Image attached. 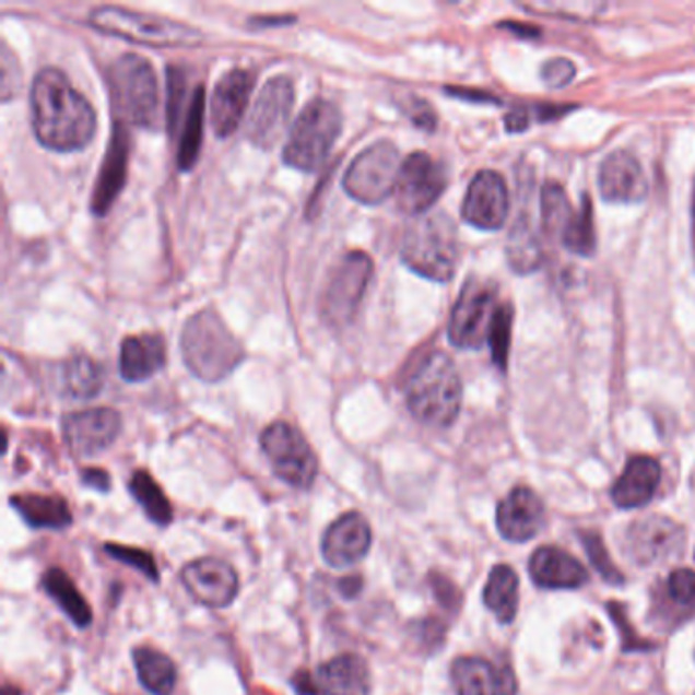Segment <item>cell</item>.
Instances as JSON below:
<instances>
[{
    "label": "cell",
    "instance_id": "24",
    "mask_svg": "<svg viewBox=\"0 0 695 695\" xmlns=\"http://www.w3.org/2000/svg\"><path fill=\"white\" fill-rule=\"evenodd\" d=\"M663 478L661 463L649 455H635L610 490V498L622 510H636L655 498Z\"/></svg>",
    "mask_w": 695,
    "mask_h": 695
},
{
    "label": "cell",
    "instance_id": "35",
    "mask_svg": "<svg viewBox=\"0 0 695 695\" xmlns=\"http://www.w3.org/2000/svg\"><path fill=\"white\" fill-rule=\"evenodd\" d=\"M129 492L133 494L137 504L143 508V513L148 515L153 525L167 527L174 520L172 504L150 471L137 469L129 480Z\"/></svg>",
    "mask_w": 695,
    "mask_h": 695
},
{
    "label": "cell",
    "instance_id": "49",
    "mask_svg": "<svg viewBox=\"0 0 695 695\" xmlns=\"http://www.w3.org/2000/svg\"><path fill=\"white\" fill-rule=\"evenodd\" d=\"M2 695H19V692H16V690H13V687H9V685H7V687L2 690Z\"/></svg>",
    "mask_w": 695,
    "mask_h": 695
},
{
    "label": "cell",
    "instance_id": "17",
    "mask_svg": "<svg viewBox=\"0 0 695 695\" xmlns=\"http://www.w3.org/2000/svg\"><path fill=\"white\" fill-rule=\"evenodd\" d=\"M121 428V414L108 407L70 412L61 421L63 440L76 457L103 453L119 438Z\"/></svg>",
    "mask_w": 695,
    "mask_h": 695
},
{
    "label": "cell",
    "instance_id": "38",
    "mask_svg": "<svg viewBox=\"0 0 695 695\" xmlns=\"http://www.w3.org/2000/svg\"><path fill=\"white\" fill-rule=\"evenodd\" d=\"M574 207L557 181H546L541 195V221L549 235L559 237L574 216Z\"/></svg>",
    "mask_w": 695,
    "mask_h": 695
},
{
    "label": "cell",
    "instance_id": "6",
    "mask_svg": "<svg viewBox=\"0 0 695 695\" xmlns=\"http://www.w3.org/2000/svg\"><path fill=\"white\" fill-rule=\"evenodd\" d=\"M94 30L141 46L188 47L202 42V33L167 16L148 15L122 7H98L89 16Z\"/></svg>",
    "mask_w": 695,
    "mask_h": 695
},
{
    "label": "cell",
    "instance_id": "37",
    "mask_svg": "<svg viewBox=\"0 0 695 695\" xmlns=\"http://www.w3.org/2000/svg\"><path fill=\"white\" fill-rule=\"evenodd\" d=\"M561 242L567 251L575 256L590 258L596 251V227H593V211H591V200L588 195L581 198L579 211L574 212L569 225L563 231Z\"/></svg>",
    "mask_w": 695,
    "mask_h": 695
},
{
    "label": "cell",
    "instance_id": "10",
    "mask_svg": "<svg viewBox=\"0 0 695 695\" xmlns=\"http://www.w3.org/2000/svg\"><path fill=\"white\" fill-rule=\"evenodd\" d=\"M400 167L398 148L390 141H378L353 160L343 178V188L362 204H379L393 195Z\"/></svg>",
    "mask_w": 695,
    "mask_h": 695
},
{
    "label": "cell",
    "instance_id": "28",
    "mask_svg": "<svg viewBox=\"0 0 695 695\" xmlns=\"http://www.w3.org/2000/svg\"><path fill=\"white\" fill-rule=\"evenodd\" d=\"M11 506L31 529L63 530L72 525V510L60 496L16 494L11 498Z\"/></svg>",
    "mask_w": 695,
    "mask_h": 695
},
{
    "label": "cell",
    "instance_id": "2",
    "mask_svg": "<svg viewBox=\"0 0 695 695\" xmlns=\"http://www.w3.org/2000/svg\"><path fill=\"white\" fill-rule=\"evenodd\" d=\"M404 396L416 421L437 428L451 426L463 402V384L451 357L443 351L424 355L409 376Z\"/></svg>",
    "mask_w": 695,
    "mask_h": 695
},
{
    "label": "cell",
    "instance_id": "32",
    "mask_svg": "<svg viewBox=\"0 0 695 695\" xmlns=\"http://www.w3.org/2000/svg\"><path fill=\"white\" fill-rule=\"evenodd\" d=\"M457 695H499L498 667L480 657H459L451 665Z\"/></svg>",
    "mask_w": 695,
    "mask_h": 695
},
{
    "label": "cell",
    "instance_id": "19",
    "mask_svg": "<svg viewBox=\"0 0 695 695\" xmlns=\"http://www.w3.org/2000/svg\"><path fill=\"white\" fill-rule=\"evenodd\" d=\"M546 522L544 502L529 485H516L496 508L499 537L508 543H529Z\"/></svg>",
    "mask_w": 695,
    "mask_h": 695
},
{
    "label": "cell",
    "instance_id": "40",
    "mask_svg": "<svg viewBox=\"0 0 695 695\" xmlns=\"http://www.w3.org/2000/svg\"><path fill=\"white\" fill-rule=\"evenodd\" d=\"M513 318L515 310L510 304H502L498 315L494 320L492 333H490V348H492V357L499 369H506L508 363V351H510V339H513Z\"/></svg>",
    "mask_w": 695,
    "mask_h": 695
},
{
    "label": "cell",
    "instance_id": "7",
    "mask_svg": "<svg viewBox=\"0 0 695 695\" xmlns=\"http://www.w3.org/2000/svg\"><path fill=\"white\" fill-rule=\"evenodd\" d=\"M341 127L343 117L339 106L325 98H315L304 106L294 121L284 148V162L303 172L318 169L333 150L341 136Z\"/></svg>",
    "mask_w": 695,
    "mask_h": 695
},
{
    "label": "cell",
    "instance_id": "3",
    "mask_svg": "<svg viewBox=\"0 0 695 695\" xmlns=\"http://www.w3.org/2000/svg\"><path fill=\"white\" fill-rule=\"evenodd\" d=\"M180 348L186 367L204 381L227 378L245 360L242 341L212 308L200 310L186 320Z\"/></svg>",
    "mask_w": 695,
    "mask_h": 695
},
{
    "label": "cell",
    "instance_id": "21",
    "mask_svg": "<svg viewBox=\"0 0 695 695\" xmlns=\"http://www.w3.org/2000/svg\"><path fill=\"white\" fill-rule=\"evenodd\" d=\"M256 76L249 70L235 68L216 82L211 98V125L219 137L233 136L242 125Z\"/></svg>",
    "mask_w": 695,
    "mask_h": 695
},
{
    "label": "cell",
    "instance_id": "1",
    "mask_svg": "<svg viewBox=\"0 0 695 695\" xmlns=\"http://www.w3.org/2000/svg\"><path fill=\"white\" fill-rule=\"evenodd\" d=\"M31 125L37 141L54 152L84 150L96 131L86 96L58 68H44L31 86Z\"/></svg>",
    "mask_w": 695,
    "mask_h": 695
},
{
    "label": "cell",
    "instance_id": "8",
    "mask_svg": "<svg viewBox=\"0 0 695 695\" xmlns=\"http://www.w3.org/2000/svg\"><path fill=\"white\" fill-rule=\"evenodd\" d=\"M261 451L268 457L273 473L296 490H308L318 475V457L303 433L284 421L263 428L259 437Z\"/></svg>",
    "mask_w": 695,
    "mask_h": 695
},
{
    "label": "cell",
    "instance_id": "33",
    "mask_svg": "<svg viewBox=\"0 0 695 695\" xmlns=\"http://www.w3.org/2000/svg\"><path fill=\"white\" fill-rule=\"evenodd\" d=\"M61 390L74 400H91L103 390V367L91 355H74L61 365Z\"/></svg>",
    "mask_w": 695,
    "mask_h": 695
},
{
    "label": "cell",
    "instance_id": "5",
    "mask_svg": "<svg viewBox=\"0 0 695 695\" xmlns=\"http://www.w3.org/2000/svg\"><path fill=\"white\" fill-rule=\"evenodd\" d=\"M115 121L155 127L160 119V84L152 63L139 54H125L108 70Z\"/></svg>",
    "mask_w": 695,
    "mask_h": 695
},
{
    "label": "cell",
    "instance_id": "22",
    "mask_svg": "<svg viewBox=\"0 0 695 695\" xmlns=\"http://www.w3.org/2000/svg\"><path fill=\"white\" fill-rule=\"evenodd\" d=\"M649 192L645 172L635 155L626 150L610 153L600 166V195L605 202L636 204Z\"/></svg>",
    "mask_w": 695,
    "mask_h": 695
},
{
    "label": "cell",
    "instance_id": "23",
    "mask_svg": "<svg viewBox=\"0 0 695 695\" xmlns=\"http://www.w3.org/2000/svg\"><path fill=\"white\" fill-rule=\"evenodd\" d=\"M532 581L543 590H579L590 581L584 563L559 546H541L529 561Z\"/></svg>",
    "mask_w": 695,
    "mask_h": 695
},
{
    "label": "cell",
    "instance_id": "15",
    "mask_svg": "<svg viewBox=\"0 0 695 695\" xmlns=\"http://www.w3.org/2000/svg\"><path fill=\"white\" fill-rule=\"evenodd\" d=\"M292 683L301 695H372V671L355 652L337 655L315 675L301 671Z\"/></svg>",
    "mask_w": 695,
    "mask_h": 695
},
{
    "label": "cell",
    "instance_id": "34",
    "mask_svg": "<svg viewBox=\"0 0 695 695\" xmlns=\"http://www.w3.org/2000/svg\"><path fill=\"white\" fill-rule=\"evenodd\" d=\"M204 89L198 86L192 92L190 103L186 106L184 119L180 125V141H178V169L188 172L192 169L200 155L202 145V131H204Z\"/></svg>",
    "mask_w": 695,
    "mask_h": 695
},
{
    "label": "cell",
    "instance_id": "44",
    "mask_svg": "<svg viewBox=\"0 0 695 695\" xmlns=\"http://www.w3.org/2000/svg\"><path fill=\"white\" fill-rule=\"evenodd\" d=\"M541 74H543L544 84H549L551 89H563L574 80L575 66L569 60L555 58L544 63Z\"/></svg>",
    "mask_w": 695,
    "mask_h": 695
},
{
    "label": "cell",
    "instance_id": "43",
    "mask_svg": "<svg viewBox=\"0 0 695 695\" xmlns=\"http://www.w3.org/2000/svg\"><path fill=\"white\" fill-rule=\"evenodd\" d=\"M525 9L529 11H544V13H553L555 16H565V19H586V16L598 15L604 4H590V2H584V4H543V7H532V4H525Z\"/></svg>",
    "mask_w": 695,
    "mask_h": 695
},
{
    "label": "cell",
    "instance_id": "30",
    "mask_svg": "<svg viewBox=\"0 0 695 695\" xmlns=\"http://www.w3.org/2000/svg\"><path fill=\"white\" fill-rule=\"evenodd\" d=\"M139 683L152 695H172L178 683V669L166 652L153 647H137L133 650Z\"/></svg>",
    "mask_w": 695,
    "mask_h": 695
},
{
    "label": "cell",
    "instance_id": "18",
    "mask_svg": "<svg viewBox=\"0 0 695 695\" xmlns=\"http://www.w3.org/2000/svg\"><path fill=\"white\" fill-rule=\"evenodd\" d=\"M510 212V195L506 180L498 172H478L469 184L463 198L461 216L471 227L496 231L502 227Z\"/></svg>",
    "mask_w": 695,
    "mask_h": 695
},
{
    "label": "cell",
    "instance_id": "42",
    "mask_svg": "<svg viewBox=\"0 0 695 695\" xmlns=\"http://www.w3.org/2000/svg\"><path fill=\"white\" fill-rule=\"evenodd\" d=\"M608 616L619 626L620 638H622V650L624 652H647V650L657 649V645L652 640H647L638 635L635 626L631 624L626 608L620 602H608L605 604Z\"/></svg>",
    "mask_w": 695,
    "mask_h": 695
},
{
    "label": "cell",
    "instance_id": "9",
    "mask_svg": "<svg viewBox=\"0 0 695 695\" xmlns=\"http://www.w3.org/2000/svg\"><path fill=\"white\" fill-rule=\"evenodd\" d=\"M687 534L680 522L661 515L643 516L628 525L622 539L626 559L636 567H657L681 557Z\"/></svg>",
    "mask_w": 695,
    "mask_h": 695
},
{
    "label": "cell",
    "instance_id": "4",
    "mask_svg": "<svg viewBox=\"0 0 695 695\" xmlns=\"http://www.w3.org/2000/svg\"><path fill=\"white\" fill-rule=\"evenodd\" d=\"M402 261L426 280L449 282L459 263L455 223L445 212H426L410 223L402 247Z\"/></svg>",
    "mask_w": 695,
    "mask_h": 695
},
{
    "label": "cell",
    "instance_id": "41",
    "mask_svg": "<svg viewBox=\"0 0 695 695\" xmlns=\"http://www.w3.org/2000/svg\"><path fill=\"white\" fill-rule=\"evenodd\" d=\"M105 553L113 559L121 561L122 565L133 567L139 574L145 575L152 581L160 579V569H157L150 551H143L139 546H127V544L106 543Z\"/></svg>",
    "mask_w": 695,
    "mask_h": 695
},
{
    "label": "cell",
    "instance_id": "47",
    "mask_svg": "<svg viewBox=\"0 0 695 695\" xmlns=\"http://www.w3.org/2000/svg\"><path fill=\"white\" fill-rule=\"evenodd\" d=\"M82 484L94 487L98 492H108L110 490V478L105 469L89 468L82 471Z\"/></svg>",
    "mask_w": 695,
    "mask_h": 695
},
{
    "label": "cell",
    "instance_id": "39",
    "mask_svg": "<svg viewBox=\"0 0 695 695\" xmlns=\"http://www.w3.org/2000/svg\"><path fill=\"white\" fill-rule=\"evenodd\" d=\"M579 541L584 544L593 569L600 574V577L612 584V586H622L624 584V574L614 565V561L610 557L608 549H605L604 539L598 530H579L577 532Z\"/></svg>",
    "mask_w": 695,
    "mask_h": 695
},
{
    "label": "cell",
    "instance_id": "13",
    "mask_svg": "<svg viewBox=\"0 0 695 695\" xmlns=\"http://www.w3.org/2000/svg\"><path fill=\"white\" fill-rule=\"evenodd\" d=\"M296 103V89L290 76H273L263 84L247 119V139L261 150H272L286 131Z\"/></svg>",
    "mask_w": 695,
    "mask_h": 695
},
{
    "label": "cell",
    "instance_id": "31",
    "mask_svg": "<svg viewBox=\"0 0 695 695\" xmlns=\"http://www.w3.org/2000/svg\"><path fill=\"white\" fill-rule=\"evenodd\" d=\"M42 586L47 596L58 604L61 612L76 624L78 628H86L92 624V608L86 598L80 593L70 575L58 567L49 569L42 577Z\"/></svg>",
    "mask_w": 695,
    "mask_h": 695
},
{
    "label": "cell",
    "instance_id": "26",
    "mask_svg": "<svg viewBox=\"0 0 695 695\" xmlns=\"http://www.w3.org/2000/svg\"><path fill=\"white\" fill-rule=\"evenodd\" d=\"M652 612L661 624L681 626L695 616V572L687 567L673 569L659 590L652 591Z\"/></svg>",
    "mask_w": 695,
    "mask_h": 695
},
{
    "label": "cell",
    "instance_id": "36",
    "mask_svg": "<svg viewBox=\"0 0 695 695\" xmlns=\"http://www.w3.org/2000/svg\"><path fill=\"white\" fill-rule=\"evenodd\" d=\"M508 261L518 273H530L543 263V247L529 219H520L508 237Z\"/></svg>",
    "mask_w": 695,
    "mask_h": 695
},
{
    "label": "cell",
    "instance_id": "29",
    "mask_svg": "<svg viewBox=\"0 0 695 695\" xmlns=\"http://www.w3.org/2000/svg\"><path fill=\"white\" fill-rule=\"evenodd\" d=\"M518 591L520 581L515 569L506 563H498L485 581L484 604L499 624H513L518 614Z\"/></svg>",
    "mask_w": 695,
    "mask_h": 695
},
{
    "label": "cell",
    "instance_id": "20",
    "mask_svg": "<svg viewBox=\"0 0 695 695\" xmlns=\"http://www.w3.org/2000/svg\"><path fill=\"white\" fill-rule=\"evenodd\" d=\"M374 543L369 520L362 513H348L333 520L320 541V553L327 565L345 569L365 559Z\"/></svg>",
    "mask_w": 695,
    "mask_h": 695
},
{
    "label": "cell",
    "instance_id": "14",
    "mask_svg": "<svg viewBox=\"0 0 695 695\" xmlns=\"http://www.w3.org/2000/svg\"><path fill=\"white\" fill-rule=\"evenodd\" d=\"M447 188V172L428 153L414 152L402 162L396 181V204L407 214L423 216Z\"/></svg>",
    "mask_w": 695,
    "mask_h": 695
},
{
    "label": "cell",
    "instance_id": "45",
    "mask_svg": "<svg viewBox=\"0 0 695 695\" xmlns=\"http://www.w3.org/2000/svg\"><path fill=\"white\" fill-rule=\"evenodd\" d=\"M431 586H433V590L437 593V600L440 602V605H445L447 610H451V612H459V608H461V591L457 590V586H453L447 577H443V575H433L431 577Z\"/></svg>",
    "mask_w": 695,
    "mask_h": 695
},
{
    "label": "cell",
    "instance_id": "12",
    "mask_svg": "<svg viewBox=\"0 0 695 695\" xmlns=\"http://www.w3.org/2000/svg\"><path fill=\"white\" fill-rule=\"evenodd\" d=\"M499 306L502 304L494 287L471 278L461 287L449 320V339L455 348L480 349L490 341Z\"/></svg>",
    "mask_w": 695,
    "mask_h": 695
},
{
    "label": "cell",
    "instance_id": "11",
    "mask_svg": "<svg viewBox=\"0 0 695 695\" xmlns=\"http://www.w3.org/2000/svg\"><path fill=\"white\" fill-rule=\"evenodd\" d=\"M374 273V261L363 251H349L339 259L322 294V317L334 327L348 325L355 317L363 294Z\"/></svg>",
    "mask_w": 695,
    "mask_h": 695
},
{
    "label": "cell",
    "instance_id": "16",
    "mask_svg": "<svg viewBox=\"0 0 695 695\" xmlns=\"http://www.w3.org/2000/svg\"><path fill=\"white\" fill-rule=\"evenodd\" d=\"M180 581L190 598L209 610H225L239 593V575L227 561L200 557L181 567Z\"/></svg>",
    "mask_w": 695,
    "mask_h": 695
},
{
    "label": "cell",
    "instance_id": "25",
    "mask_svg": "<svg viewBox=\"0 0 695 695\" xmlns=\"http://www.w3.org/2000/svg\"><path fill=\"white\" fill-rule=\"evenodd\" d=\"M129 172V136L121 122H115L110 143L106 150L105 162L101 174L96 178V186L92 192V212L96 216H105L121 195Z\"/></svg>",
    "mask_w": 695,
    "mask_h": 695
},
{
    "label": "cell",
    "instance_id": "50",
    "mask_svg": "<svg viewBox=\"0 0 695 695\" xmlns=\"http://www.w3.org/2000/svg\"><path fill=\"white\" fill-rule=\"evenodd\" d=\"M694 254H695V202H694Z\"/></svg>",
    "mask_w": 695,
    "mask_h": 695
},
{
    "label": "cell",
    "instance_id": "46",
    "mask_svg": "<svg viewBox=\"0 0 695 695\" xmlns=\"http://www.w3.org/2000/svg\"><path fill=\"white\" fill-rule=\"evenodd\" d=\"M407 113H409L410 119L414 121V125H419L421 129H435V110L431 106L426 105L424 101H419L416 96H410V105H407Z\"/></svg>",
    "mask_w": 695,
    "mask_h": 695
},
{
    "label": "cell",
    "instance_id": "48",
    "mask_svg": "<svg viewBox=\"0 0 695 695\" xmlns=\"http://www.w3.org/2000/svg\"><path fill=\"white\" fill-rule=\"evenodd\" d=\"M339 588H341V593H343L345 598H355V596L362 591V577H357V575L345 577V579L339 584Z\"/></svg>",
    "mask_w": 695,
    "mask_h": 695
},
{
    "label": "cell",
    "instance_id": "27",
    "mask_svg": "<svg viewBox=\"0 0 695 695\" xmlns=\"http://www.w3.org/2000/svg\"><path fill=\"white\" fill-rule=\"evenodd\" d=\"M166 365V341L157 333L131 334L122 341L119 369L125 381H145Z\"/></svg>",
    "mask_w": 695,
    "mask_h": 695
}]
</instances>
